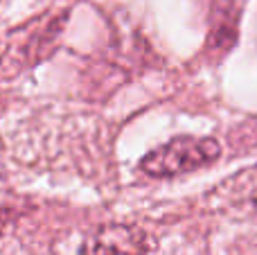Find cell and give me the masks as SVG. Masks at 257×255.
<instances>
[{
	"label": "cell",
	"mask_w": 257,
	"mask_h": 255,
	"mask_svg": "<svg viewBox=\"0 0 257 255\" xmlns=\"http://www.w3.org/2000/svg\"><path fill=\"white\" fill-rule=\"evenodd\" d=\"M219 154H221V147L217 140L178 136V138L169 140V143L160 145L158 149L147 154L140 167L145 174L165 179V176H178L210 165L219 158Z\"/></svg>",
	"instance_id": "obj_1"
},
{
	"label": "cell",
	"mask_w": 257,
	"mask_h": 255,
	"mask_svg": "<svg viewBox=\"0 0 257 255\" xmlns=\"http://www.w3.org/2000/svg\"><path fill=\"white\" fill-rule=\"evenodd\" d=\"M149 237L138 226L108 224L84 239L79 255H147Z\"/></svg>",
	"instance_id": "obj_2"
},
{
	"label": "cell",
	"mask_w": 257,
	"mask_h": 255,
	"mask_svg": "<svg viewBox=\"0 0 257 255\" xmlns=\"http://www.w3.org/2000/svg\"><path fill=\"white\" fill-rule=\"evenodd\" d=\"M237 27H239V0H212L208 48L214 52L228 50L237 39Z\"/></svg>",
	"instance_id": "obj_3"
}]
</instances>
